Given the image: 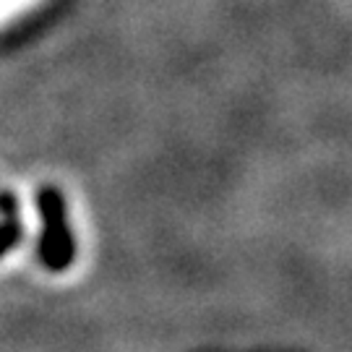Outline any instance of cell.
<instances>
[{"label":"cell","instance_id":"cell-1","mask_svg":"<svg viewBox=\"0 0 352 352\" xmlns=\"http://www.w3.org/2000/svg\"><path fill=\"white\" fill-rule=\"evenodd\" d=\"M34 3H39V0H0V26L11 24L13 19L24 16Z\"/></svg>","mask_w":352,"mask_h":352}]
</instances>
